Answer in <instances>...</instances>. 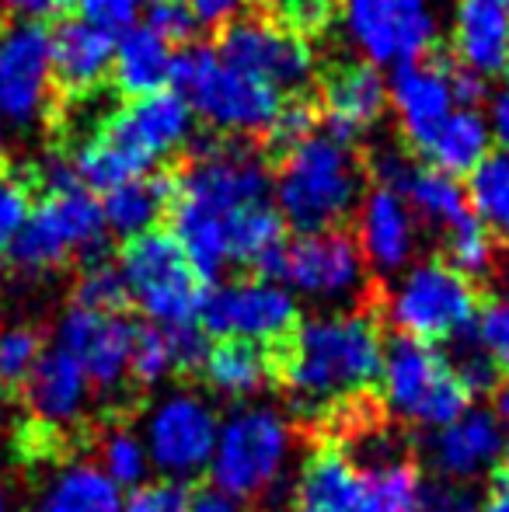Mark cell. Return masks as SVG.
I'll list each match as a JSON object with an SVG mask.
<instances>
[{
    "label": "cell",
    "instance_id": "cell-42",
    "mask_svg": "<svg viewBox=\"0 0 509 512\" xmlns=\"http://www.w3.org/2000/svg\"><path fill=\"white\" fill-rule=\"evenodd\" d=\"M283 14L290 28H321L335 14V0H283Z\"/></svg>",
    "mask_w": 509,
    "mask_h": 512
},
{
    "label": "cell",
    "instance_id": "cell-30",
    "mask_svg": "<svg viewBox=\"0 0 509 512\" xmlns=\"http://www.w3.org/2000/svg\"><path fill=\"white\" fill-rule=\"evenodd\" d=\"M32 512H123V492L95 464H70L49 481Z\"/></svg>",
    "mask_w": 509,
    "mask_h": 512
},
{
    "label": "cell",
    "instance_id": "cell-18",
    "mask_svg": "<svg viewBox=\"0 0 509 512\" xmlns=\"http://www.w3.org/2000/svg\"><path fill=\"white\" fill-rule=\"evenodd\" d=\"M387 105L394 108L401 140L422 154L433 133L450 119L457 108L454 98V70L443 60H415L405 63L387 81Z\"/></svg>",
    "mask_w": 509,
    "mask_h": 512
},
{
    "label": "cell",
    "instance_id": "cell-9",
    "mask_svg": "<svg viewBox=\"0 0 509 512\" xmlns=\"http://www.w3.org/2000/svg\"><path fill=\"white\" fill-rule=\"evenodd\" d=\"M213 49L231 70L265 84L279 98L307 91L318 74V53L307 35L262 14H241L238 21L220 28Z\"/></svg>",
    "mask_w": 509,
    "mask_h": 512
},
{
    "label": "cell",
    "instance_id": "cell-10",
    "mask_svg": "<svg viewBox=\"0 0 509 512\" xmlns=\"http://www.w3.org/2000/svg\"><path fill=\"white\" fill-rule=\"evenodd\" d=\"M290 457V425L269 408H241L220 425L210 460L213 488L241 499H262Z\"/></svg>",
    "mask_w": 509,
    "mask_h": 512
},
{
    "label": "cell",
    "instance_id": "cell-49",
    "mask_svg": "<svg viewBox=\"0 0 509 512\" xmlns=\"http://www.w3.org/2000/svg\"><path fill=\"white\" fill-rule=\"evenodd\" d=\"M496 478H499V481H509V439H506V446H503V457H499Z\"/></svg>",
    "mask_w": 509,
    "mask_h": 512
},
{
    "label": "cell",
    "instance_id": "cell-46",
    "mask_svg": "<svg viewBox=\"0 0 509 512\" xmlns=\"http://www.w3.org/2000/svg\"><path fill=\"white\" fill-rule=\"evenodd\" d=\"M489 122H492V133L503 140V147H509V67H506V84H503V91H499L496 98H492V115H489Z\"/></svg>",
    "mask_w": 509,
    "mask_h": 512
},
{
    "label": "cell",
    "instance_id": "cell-52",
    "mask_svg": "<svg viewBox=\"0 0 509 512\" xmlns=\"http://www.w3.org/2000/svg\"><path fill=\"white\" fill-rule=\"evenodd\" d=\"M0 512H7V509H4V495H0Z\"/></svg>",
    "mask_w": 509,
    "mask_h": 512
},
{
    "label": "cell",
    "instance_id": "cell-7",
    "mask_svg": "<svg viewBox=\"0 0 509 512\" xmlns=\"http://www.w3.org/2000/svg\"><path fill=\"white\" fill-rule=\"evenodd\" d=\"M119 272L126 279L129 304L140 307L147 324L157 328L199 324V310L210 286L196 276L171 230H150L123 241Z\"/></svg>",
    "mask_w": 509,
    "mask_h": 512
},
{
    "label": "cell",
    "instance_id": "cell-15",
    "mask_svg": "<svg viewBox=\"0 0 509 512\" xmlns=\"http://www.w3.org/2000/svg\"><path fill=\"white\" fill-rule=\"evenodd\" d=\"M136 321L126 314H95L70 304L56 321L53 345L63 349L84 370L98 391H123L129 384V349H133Z\"/></svg>",
    "mask_w": 509,
    "mask_h": 512
},
{
    "label": "cell",
    "instance_id": "cell-27",
    "mask_svg": "<svg viewBox=\"0 0 509 512\" xmlns=\"http://www.w3.org/2000/svg\"><path fill=\"white\" fill-rule=\"evenodd\" d=\"M171 203H175V178L150 171V175L105 192V227H109V234L133 241V237L150 234V230H161V220L171 213Z\"/></svg>",
    "mask_w": 509,
    "mask_h": 512
},
{
    "label": "cell",
    "instance_id": "cell-21",
    "mask_svg": "<svg viewBox=\"0 0 509 512\" xmlns=\"http://www.w3.org/2000/svg\"><path fill=\"white\" fill-rule=\"evenodd\" d=\"M356 244L374 272H401L419 244V220L405 199L374 185L356 209Z\"/></svg>",
    "mask_w": 509,
    "mask_h": 512
},
{
    "label": "cell",
    "instance_id": "cell-17",
    "mask_svg": "<svg viewBox=\"0 0 509 512\" xmlns=\"http://www.w3.org/2000/svg\"><path fill=\"white\" fill-rule=\"evenodd\" d=\"M102 129L109 136H116L126 150H133L154 171L164 157H175L178 150L192 147V140H196V115L185 105V98H178L168 88L161 95L126 102L119 112L105 115Z\"/></svg>",
    "mask_w": 509,
    "mask_h": 512
},
{
    "label": "cell",
    "instance_id": "cell-11",
    "mask_svg": "<svg viewBox=\"0 0 509 512\" xmlns=\"http://www.w3.org/2000/svg\"><path fill=\"white\" fill-rule=\"evenodd\" d=\"M339 21L349 46L370 67H405L436 46L433 0H342Z\"/></svg>",
    "mask_w": 509,
    "mask_h": 512
},
{
    "label": "cell",
    "instance_id": "cell-50",
    "mask_svg": "<svg viewBox=\"0 0 509 512\" xmlns=\"http://www.w3.org/2000/svg\"><path fill=\"white\" fill-rule=\"evenodd\" d=\"M4 154H7V126L0 122V157H4Z\"/></svg>",
    "mask_w": 509,
    "mask_h": 512
},
{
    "label": "cell",
    "instance_id": "cell-40",
    "mask_svg": "<svg viewBox=\"0 0 509 512\" xmlns=\"http://www.w3.org/2000/svg\"><path fill=\"white\" fill-rule=\"evenodd\" d=\"M143 25L164 39L168 46H189L192 35H196V18H192L189 4H150Z\"/></svg>",
    "mask_w": 509,
    "mask_h": 512
},
{
    "label": "cell",
    "instance_id": "cell-47",
    "mask_svg": "<svg viewBox=\"0 0 509 512\" xmlns=\"http://www.w3.org/2000/svg\"><path fill=\"white\" fill-rule=\"evenodd\" d=\"M475 512H509V481L496 478V488H492V495L485 499V506L475 509Z\"/></svg>",
    "mask_w": 509,
    "mask_h": 512
},
{
    "label": "cell",
    "instance_id": "cell-31",
    "mask_svg": "<svg viewBox=\"0 0 509 512\" xmlns=\"http://www.w3.org/2000/svg\"><path fill=\"white\" fill-rule=\"evenodd\" d=\"M468 206L489 237L509 244V147L489 150L482 164L468 175Z\"/></svg>",
    "mask_w": 509,
    "mask_h": 512
},
{
    "label": "cell",
    "instance_id": "cell-2",
    "mask_svg": "<svg viewBox=\"0 0 509 512\" xmlns=\"http://www.w3.org/2000/svg\"><path fill=\"white\" fill-rule=\"evenodd\" d=\"M272 384L290 394L300 415L325 418L374 394L384 366L381 321L370 307L307 317L283 345L269 349Z\"/></svg>",
    "mask_w": 509,
    "mask_h": 512
},
{
    "label": "cell",
    "instance_id": "cell-5",
    "mask_svg": "<svg viewBox=\"0 0 509 512\" xmlns=\"http://www.w3.org/2000/svg\"><path fill=\"white\" fill-rule=\"evenodd\" d=\"M171 91L185 98L199 122L227 140H252L269 136L279 108L286 98L269 91L265 84L231 70L206 42H189L175 49L171 67Z\"/></svg>",
    "mask_w": 509,
    "mask_h": 512
},
{
    "label": "cell",
    "instance_id": "cell-23",
    "mask_svg": "<svg viewBox=\"0 0 509 512\" xmlns=\"http://www.w3.org/2000/svg\"><path fill=\"white\" fill-rule=\"evenodd\" d=\"M450 42L464 70L478 77L506 74L509 67V0H454Z\"/></svg>",
    "mask_w": 509,
    "mask_h": 512
},
{
    "label": "cell",
    "instance_id": "cell-44",
    "mask_svg": "<svg viewBox=\"0 0 509 512\" xmlns=\"http://www.w3.org/2000/svg\"><path fill=\"white\" fill-rule=\"evenodd\" d=\"M454 98H457V108H478L489 98V84H485V77L461 67V70H454Z\"/></svg>",
    "mask_w": 509,
    "mask_h": 512
},
{
    "label": "cell",
    "instance_id": "cell-26",
    "mask_svg": "<svg viewBox=\"0 0 509 512\" xmlns=\"http://www.w3.org/2000/svg\"><path fill=\"white\" fill-rule=\"evenodd\" d=\"M391 192H398V196L405 199L408 209L415 213V220L436 227L443 237L457 234V230L475 220L461 185L450 175H443V171H433L429 164L412 161L401 171V178L394 182Z\"/></svg>",
    "mask_w": 509,
    "mask_h": 512
},
{
    "label": "cell",
    "instance_id": "cell-4",
    "mask_svg": "<svg viewBox=\"0 0 509 512\" xmlns=\"http://www.w3.org/2000/svg\"><path fill=\"white\" fill-rule=\"evenodd\" d=\"M419 492L415 464L391 460L367 471L339 443L321 436L304 457L290 512H415Z\"/></svg>",
    "mask_w": 509,
    "mask_h": 512
},
{
    "label": "cell",
    "instance_id": "cell-25",
    "mask_svg": "<svg viewBox=\"0 0 509 512\" xmlns=\"http://www.w3.org/2000/svg\"><path fill=\"white\" fill-rule=\"evenodd\" d=\"M171 67H175V46L157 39L147 25H133L116 35V56H112V84L129 98H150L171 88Z\"/></svg>",
    "mask_w": 509,
    "mask_h": 512
},
{
    "label": "cell",
    "instance_id": "cell-8",
    "mask_svg": "<svg viewBox=\"0 0 509 512\" xmlns=\"http://www.w3.org/2000/svg\"><path fill=\"white\" fill-rule=\"evenodd\" d=\"M384 405L398 418L426 429H443L468 411V387L461 384L454 363L436 345L394 335L384 342L381 366Z\"/></svg>",
    "mask_w": 509,
    "mask_h": 512
},
{
    "label": "cell",
    "instance_id": "cell-37",
    "mask_svg": "<svg viewBox=\"0 0 509 512\" xmlns=\"http://www.w3.org/2000/svg\"><path fill=\"white\" fill-rule=\"evenodd\" d=\"M32 213V182L11 171H0V262L11 251L18 230Z\"/></svg>",
    "mask_w": 509,
    "mask_h": 512
},
{
    "label": "cell",
    "instance_id": "cell-24",
    "mask_svg": "<svg viewBox=\"0 0 509 512\" xmlns=\"http://www.w3.org/2000/svg\"><path fill=\"white\" fill-rule=\"evenodd\" d=\"M503 446V425L492 411H464L457 422L436 429L429 439V457L447 481H468L499 464Z\"/></svg>",
    "mask_w": 509,
    "mask_h": 512
},
{
    "label": "cell",
    "instance_id": "cell-43",
    "mask_svg": "<svg viewBox=\"0 0 509 512\" xmlns=\"http://www.w3.org/2000/svg\"><path fill=\"white\" fill-rule=\"evenodd\" d=\"M67 4L70 0H0V11L11 21H39V25H46Z\"/></svg>",
    "mask_w": 509,
    "mask_h": 512
},
{
    "label": "cell",
    "instance_id": "cell-39",
    "mask_svg": "<svg viewBox=\"0 0 509 512\" xmlns=\"http://www.w3.org/2000/svg\"><path fill=\"white\" fill-rule=\"evenodd\" d=\"M318 122H321L318 108L311 102H304V98H290V102H283V108H279L276 122H272V129H269V140L276 143V147L290 150L293 143L318 133Z\"/></svg>",
    "mask_w": 509,
    "mask_h": 512
},
{
    "label": "cell",
    "instance_id": "cell-36",
    "mask_svg": "<svg viewBox=\"0 0 509 512\" xmlns=\"http://www.w3.org/2000/svg\"><path fill=\"white\" fill-rule=\"evenodd\" d=\"M471 342L489 356L499 377L509 373V300H485L471 328Z\"/></svg>",
    "mask_w": 509,
    "mask_h": 512
},
{
    "label": "cell",
    "instance_id": "cell-29",
    "mask_svg": "<svg viewBox=\"0 0 509 512\" xmlns=\"http://www.w3.org/2000/svg\"><path fill=\"white\" fill-rule=\"evenodd\" d=\"M199 380H206L224 398H252L272 384L269 349L252 342H213Z\"/></svg>",
    "mask_w": 509,
    "mask_h": 512
},
{
    "label": "cell",
    "instance_id": "cell-41",
    "mask_svg": "<svg viewBox=\"0 0 509 512\" xmlns=\"http://www.w3.org/2000/svg\"><path fill=\"white\" fill-rule=\"evenodd\" d=\"M77 18L91 21V25L105 28L112 35H123L126 28L136 25V11H140V0H74Z\"/></svg>",
    "mask_w": 509,
    "mask_h": 512
},
{
    "label": "cell",
    "instance_id": "cell-22",
    "mask_svg": "<svg viewBox=\"0 0 509 512\" xmlns=\"http://www.w3.org/2000/svg\"><path fill=\"white\" fill-rule=\"evenodd\" d=\"M53 32V84L70 98L98 95L112 77V56H116V35L91 25L84 18L60 21Z\"/></svg>",
    "mask_w": 509,
    "mask_h": 512
},
{
    "label": "cell",
    "instance_id": "cell-1",
    "mask_svg": "<svg viewBox=\"0 0 509 512\" xmlns=\"http://www.w3.org/2000/svg\"><path fill=\"white\" fill-rule=\"evenodd\" d=\"M168 216L171 234L206 286L231 269L279 279L290 244L286 223L272 203L269 161L248 140H192Z\"/></svg>",
    "mask_w": 509,
    "mask_h": 512
},
{
    "label": "cell",
    "instance_id": "cell-48",
    "mask_svg": "<svg viewBox=\"0 0 509 512\" xmlns=\"http://www.w3.org/2000/svg\"><path fill=\"white\" fill-rule=\"evenodd\" d=\"M496 408H499V415L509 422V380H503V387L496 391Z\"/></svg>",
    "mask_w": 509,
    "mask_h": 512
},
{
    "label": "cell",
    "instance_id": "cell-34",
    "mask_svg": "<svg viewBox=\"0 0 509 512\" xmlns=\"http://www.w3.org/2000/svg\"><path fill=\"white\" fill-rule=\"evenodd\" d=\"M98 453H102V471L116 488H140L150 471L147 446L126 429L123 422H109L98 439Z\"/></svg>",
    "mask_w": 509,
    "mask_h": 512
},
{
    "label": "cell",
    "instance_id": "cell-45",
    "mask_svg": "<svg viewBox=\"0 0 509 512\" xmlns=\"http://www.w3.org/2000/svg\"><path fill=\"white\" fill-rule=\"evenodd\" d=\"M189 512H241V506L231 499V495L217 492V488H196V492H192Z\"/></svg>",
    "mask_w": 509,
    "mask_h": 512
},
{
    "label": "cell",
    "instance_id": "cell-28",
    "mask_svg": "<svg viewBox=\"0 0 509 512\" xmlns=\"http://www.w3.org/2000/svg\"><path fill=\"white\" fill-rule=\"evenodd\" d=\"M492 122L482 108H454L450 119L433 133V140L422 147V157L433 171L443 175H471L489 157Z\"/></svg>",
    "mask_w": 509,
    "mask_h": 512
},
{
    "label": "cell",
    "instance_id": "cell-33",
    "mask_svg": "<svg viewBox=\"0 0 509 512\" xmlns=\"http://www.w3.org/2000/svg\"><path fill=\"white\" fill-rule=\"evenodd\" d=\"M70 304L95 310V314H126L133 304H129V290L123 272H119V262H112L109 255L95 258V262H84L74 279Z\"/></svg>",
    "mask_w": 509,
    "mask_h": 512
},
{
    "label": "cell",
    "instance_id": "cell-13",
    "mask_svg": "<svg viewBox=\"0 0 509 512\" xmlns=\"http://www.w3.org/2000/svg\"><path fill=\"white\" fill-rule=\"evenodd\" d=\"M279 283L314 304H346L360 310L370 293V265L349 230L297 234L286 244Z\"/></svg>",
    "mask_w": 509,
    "mask_h": 512
},
{
    "label": "cell",
    "instance_id": "cell-20",
    "mask_svg": "<svg viewBox=\"0 0 509 512\" xmlns=\"http://www.w3.org/2000/svg\"><path fill=\"white\" fill-rule=\"evenodd\" d=\"M91 384L84 370L56 345H46L39 366L28 377L21 391V405L28 408V418L46 429H56L63 436L84 432V411H88Z\"/></svg>",
    "mask_w": 509,
    "mask_h": 512
},
{
    "label": "cell",
    "instance_id": "cell-12",
    "mask_svg": "<svg viewBox=\"0 0 509 512\" xmlns=\"http://www.w3.org/2000/svg\"><path fill=\"white\" fill-rule=\"evenodd\" d=\"M300 324L297 300L286 286L269 279H224L210 286L199 310V328L217 342H252L276 349Z\"/></svg>",
    "mask_w": 509,
    "mask_h": 512
},
{
    "label": "cell",
    "instance_id": "cell-19",
    "mask_svg": "<svg viewBox=\"0 0 509 512\" xmlns=\"http://www.w3.org/2000/svg\"><path fill=\"white\" fill-rule=\"evenodd\" d=\"M387 112V77L363 60L342 63L321 84V122L332 140L353 147Z\"/></svg>",
    "mask_w": 509,
    "mask_h": 512
},
{
    "label": "cell",
    "instance_id": "cell-32",
    "mask_svg": "<svg viewBox=\"0 0 509 512\" xmlns=\"http://www.w3.org/2000/svg\"><path fill=\"white\" fill-rule=\"evenodd\" d=\"M42 352H46V338L32 324H11L0 331V398H21Z\"/></svg>",
    "mask_w": 509,
    "mask_h": 512
},
{
    "label": "cell",
    "instance_id": "cell-38",
    "mask_svg": "<svg viewBox=\"0 0 509 512\" xmlns=\"http://www.w3.org/2000/svg\"><path fill=\"white\" fill-rule=\"evenodd\" d=\"M192 488L185 481H143L140 488L129 492L123 512H189Z\"/></svg>",
    "mask_w": 509,
    "mask_h": 512
},
{
    "label": "cell",
    "instance_id": "cell-14",
    "mask_svg": "<svg viewBox=\"0 0 509 512\" xmlns=\"http://www.w3.org/2000/svg\"><path fill=\"white\" fill-rule=\"evenodd\" d=\"M53 32L39 21L0 25V122L32 129L53 105Z\"/></svg>",
    "mask_w": 509,
    "mask_h": 512
},
{
    "label": "cell",
    "instance_id": "cell-16",
    "mask_svg": "<svg viewBox=\"0 0 509 512\" xmlns=\"http://www.w3.org/2000/svg\"><path fill=\"white\" fill-rule=\"evenodd\" d=\"M217 418L199 398L178 394L168 398L161 408L154 411L147 429V457L168 474L171 481H185L210 467L213 450H217Z\"/></svg>",
    "mask_w": 509,
    "mask_h": 512
},
{
    "label": "cell",
    "instance_id": "cell-35",
    "mask_svg": "<svg viewBox=\"0 0 509 512\" xmlns=\"http://www.w3.org/2000/svg\"><path fill=\"white\" fill-rule=\"evenodd\" d=\"M171 377V338L168 328L157 324H136L133 349H129V384L154 387Z\"/></svg>",
    "mask_w": 509,
    "mask_h": 512
},
{
    "label": "cell",
    "instance_id": "cell-6",
    "mask_svg": "<svg viewBox=\"0 0 509 512\" xmlns=\"http://www.w3.org/2000/svg\"><path fill=\"white\" fill-rule=\"evenodd\" d=\"M478 310L475 283L443 258L408 265L384 297V314L398 335L426 345L461 342L475 328Z\"/></svg>",
    "mask_w": 509,
    "mask_h": 512
},
{
    "label": "cell",
    "instance_id": "cell-51",
    "mask_svg": "<svg viewBox=\"0 0 509 512\" xmlns=\"http://www.w3.org/2000/svg\"><path fill=\"white\" fill-rule=\"evenodd\" d=\"M150 4H189V0H150Z\"/></svg>",
    "mask_w": 509,
    "mask_h": 512
},
{
    "label": "cell",
    "instance_id": "cell-3",
    "mask_svg": "<svg viewBox=\"0 0 509 512\" xmlns=\"http://www.w3.org/2000/svg\"><path fill=\"white\" fill-rule=\"evenodd\" d=\"M363 182L367 168L356 147L318 129L283 150V161L272 171V203L297 234L342 230L363 203Z\"/></svg>",
    "mask_w": 509,
    "mask_h": 512
}]
</instances>
